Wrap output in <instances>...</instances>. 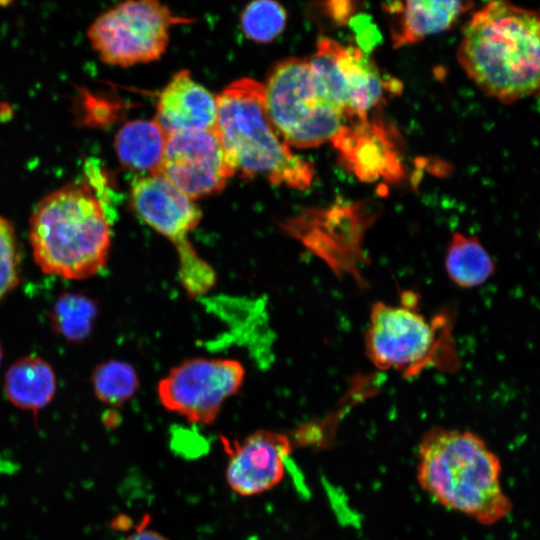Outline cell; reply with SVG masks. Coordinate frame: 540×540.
Masks as SVG:
<instances>
[{
    "instance_id": "5b68a950",
    "label": "cell",
    "mask_w": 540,
    "mask_h": 540,
    "mask_svg": "<svg viewBox=\"0 0 540 540\" xmlns=\"http://www.w3.org/2000/svg\"><path fill=\"white\" fill-rule=\"evenodd\" d=\"M454 319L452 308L427 319L411 291L402 293L399 305L375 302L364 336L366 356L377 369L395 370L406 378L429 368L456 372L460 357L453 337Z\"/></svg>"
},
{
    "instance_id": "ac0fdd59",
    "label": "cell",
    "mask_w": 540,
    "mask_h": 540,
    "mask_svg": "<svg viewBox=\"0 0 540 540\" xmlns=\"http://www.w3.org/2000/svg\"><path fill=\"white\" fill-rule=\"evenodd\" d=\"M444 264L450 280L466 289L484 284L496 269L492 257L479 239L460 232L452 235Z\"/></svg>"
},
{
    "instance_id": "2e32d148",
    "label": "cell",
    "mask_w": 540,
    "mask_h": 540,
    "mask_svg": "<svg viewBox=\"0 0 540 540\" xmlns=\"http://www.w3.org/2000/svg\"><path fill=\"white\" fill-rule=\"evenodd\" d=\"M3 389L11 404L23 410L37 412L47 406L55 396V371L40 356H23L13 362L5 372Z\"/></svg>"
},
{
    "instance_id": "9a60e30c",
    "label": "cell",
    "mask_w": 540,
    "mask_h": 540,
    "mask_svg": "<svg viewBox=\"0 0 540 540\" xmlns=\"http://www.w3.org/2000/svg\"><path fill=\"white\" fill-rule=\"evenodd\" d=\"M469 0H394L384 6L394 48L423 41L452 28Z\"/></svg>"
},
{
    "instance_id": "3957f363",
    "label": "cell",
    "mask_w": 540,
    "mask_h": 540,
    "mask_svg": "<svg viewBox=\"0 0 540 540\" xmlns=\"http://www.w3.org/2000/svg\"><path fill=\"white\" fill-rule=\"evenodd\" d=\"M110 216L86 181L68 183L34 208L29 226L32 254L49 275L71 280L100 272L111 247Z\"/></svg>"
},
{
    "instance_id": "8fae6325",
    "label": "cell",
    "mask_w": 540,
    "mask_h": 540,
    "mask_svg": "<svg viewBox=\"0 0 540 540\" xmlns=\"http://www.w3.org/2000/svg\"><path fill=\"white\" fill-rule=\"evenodd\" d=\"M156 175L195 201L222 191L234 173L215 127L168 135Z\"/></svg>"
},
{
    "instance_id": "ba28073f",
    "label": "cell",
    "mask_w": 540,
    "mask_h": 540,
    "mask_svg": "<svg viewBox=\"0 0 540 540\" xmlns=\"http://www.w3.org/2000/svg\"><path fill=\"white\" fill-rule=\"evenodd\" d=\"M308 59L322 95L352 121L370 118L374 109L400 92V82L381 73L361 47L322 36Z\"/></svg>"
},
{
    "instance_id": "d6986e66",
    "label": "cell",
    "mask_w": 540,
    "mask_h": 540,
    "mask_svg": "<svg viewBox=\"0 0 540 540\" xmlns=\"http://www.w3.org/2000/svg\"><path fill=\"white\" fill-rule=\"evenodd\" d=\"M97 314L96 302L76 292L60 294L49 312L53 330L71 343H79L88 338Z\"/></svg>"
},
{
    "instance_id": "d4e9b609",
    "label": "cell",
    "mask_w": 540,
    "mask_h": 540,
    "mask_svg": "<svg viewBox=\"0 0 540 540\" xmlns=\"http://www.w3.org/2000/svg\"><path fill=\"white\" fill-rule=\"evenodd\" d=\"M9 0H0V5L1 4H6Z\"/></svg>"
},
{
    "instance_id": "30bf717a",
    "label": "cell",
    "mask_w": 540,
    "mask_h": 540,
    "mask_svg": "<svg viewBox=\"0 0 540 540\" xmlns=\"http://www.w3.org/2000/svg\"><path fill=\"white\" fill-rule=\"evenodd\" d=\"M246 370L233 358H193L173 367L157 386L161 405L195 424L209 425L242 387Z\"/></svg>"
},
{
    "instance_id": "7402d4cb",
    "label": "cell",
    "mask_w": 540,
    "mask_h": 540,
    "mask_svg": "<svg viewBox=\"0 0 540 540\" xmlns=\"http://www.w3.org/2000/svg\"><path fill=\"white\" fill-rule=\"evenodd\" d=\"M20 260L14 226L0 215V301L19 284Z\"/></svg>"
},
{
    "instance_id": "52a82bcc",
    "label": "cell",
    "mask_w": 540,
    "mask_h": 540,
    "mask_svg": "<svg viewBox=\"0 0 540 540\" xmlns=\"http://www.w3.org/2000/svg\"><path fill=\"white\" fill-rule=\"evenodd\" d=\"M188 22L160 0H124L96 18L88 38L104 63L130 67L160 59L172 27Z\"/></svg>"
},
{
    "instance_id": "7a4b0ae2",
    "label": "cell",
    "mask_w": 540,
    "mask_h": 540,
    "mask_svg": "<svg viewBox=\"0 0 540 540\" xmlns=\"http://www.w3.org/2000/svg\"><path fill=\"white\" fill-rule=\"evenodd\" d=\"M501 463L486 442L468 430L433 427L417 450L416 480L440 506L492 525L512 510L501 487Z\"/></svg>"
},
{
    "instance_id": "e0dca14e",
    "label": "cell",
    "mask_w": 540,
    "mask_h": 540,
    "mask_svg": "<svg viewBox=\"0 0 540 540\" xmlns=\"http://www.w3.org/2000/svg\"><path fill=\"white\" fill-rule=\"evenodd\" d=\"M168 135L153 119L125 123L115 136L114 146L120 163L145 175L159 171Z\"/></svg>"
},
{
    "instance_id": "9c48e42d",
    "label": "cell",
    "mask_w": 540,
    "mask_h": 540,
    "mask_svg": "<svg viewBox=\"0 0 540 540\" xmlns=\"http://www.w3.org/2000/svg\"><path fill=\"white\" fill-rule=\"evenodd\" d=\"M130 195L138 216L175 246L179 275L186 290L193 295L207 291L214 284V271L188 239L202 216L194 200L161 175L137 178Z\"/></svg>"
},
{
    "instance_id": "603a6c76",
    "label": "cell",
    "mask_w": 540,
    "mask_h": 540,
    "mask_svg": "<svg viewBox=\"0 0 540 540\" xmlns=\"http://www.w3.org/2000/svg\"><path fill=\"white\" fill-rule=\"evenodd\" d=\"M125 540H168L159 532L147 528L146 521L140 524L136 530L131 533Z\"/></svg>"
},
{
    "instance_id": "ffe728a7",
    "label": "cell",
    "mask_w": 540,
    "mask_h": 540,
    "mask_svg": "<svg viewBox=\"0 0 540 540\" xmlns=\"http://www.w3.org/2000/svg\"><path fill=\"white\" fill-rule=\"evenodd\" d=\"M91 382L95 396L110 406L124 404L139 387L135 369L120 360H109L97 365L92 372Z\"/></svg>"
},
{
    "instance_id": "cb8c5ba5",
    "label": "cell",
    "mask_w": 540,
    "mask_h": 540,
    "mask_svg": "<svg viewBox=\"0 0 540 540\" xmlns=\"http://www.w3.org/2000/svg\"><path fill=\"white\" fill-rule=\"evenodd\" d=\"M2 360H3V348H2V345H1V342H0V365L2 363Z\"/></svg>"
},
{
    "instance_id": "44dd1931",
    "label": "cell",
    "mask_w": 540,
    "mask_h": 540,
    "mask_svg": "<svg viewBox=\"0 0 540 540\" xmlns=\"http://www.w3.org/2000/svg\"><path fill=\"white\" fill-rule=\"evenodd\" d=\"M287 10L277 0H252L243 9L240 25L253 42L267 44L278 38L286 28Z\"/></svg>"
},
{
    "instance_id": "4fadbf2b",
    "label": "cell",
    "mask_w": 540,
    "mask_h": 540,
    "mask_svg": "<svg viewBox=\"0 0 540 540\" xmlns=\"http://www.w3.org/2000/svg\"><path fill=\"white\" fill-rule=\"evenodd\" d=\"M333 146L345 166L360 180L394 181L403 175L395 133L380 119L351 122Z\"/></svg>"
},
{
    "instance_id": "5bb4252c",
    "label": "cell",
    "mask_w": 540,
    "mask_h": 540,
    "mask_svg": "<svg viewBox=\"0 0 540 540\" xmlns=\"http://www.w3.org/2000/svg\"><path fill=\"white\" fill-rule=\"evenodd\" d=\"M217 114V95L181 70L161 90L154 119L171 135L215 128Z\"/></svg>"
},
{
    "instance_id": "8992f818",
    "label": "cell",
    "mask_w": 540,
    "mask_h": 540,
    "mask_svg": "<svg viewBox=\"0 0 540 540\" xmlns=\"http://www.w3.org/2000/svg\"><path fill=\"white\" fill-rule=\"evenodd\" d=\"M263 85L269 117L290 147L333 145L352 122L322 95L308 58L277 62Z\"/></svg>"
},
{
    "instance_id": "7c38bea8",
    "label": "cell",
    "mask_w": 540,
    "mask_h": 540,
    "mask_svg": "<svg viewBox=\"0 0 540 540\" xmlns=\"http://www.w3.org/2000/svg\"><path fill=\"white\" fill-rule=\"evenodd\" d=\"M228 454L226 481L241 496H254L275 488L285 477L292 443L285 434L257 430L242 440L222 438Z\"/></svg>"
},
{
    "instance_id": "6da1fadb",
    "label": "cell",
    "mask_w": 540,
    "mask_h": 540,
    "mask_svg": "<svg viewBox=\"0 0 540 540\" xmlns=\"http://www.w3.org/2000/svg\"><path fill=\"white\" fill-rule=\"evenodd\" d=\"M457 59L486 95L513 103L540 92V11L490 0L463 29Z\"/></svg>"
},
{
    "instance_id": "277c9868",
    "label": "cell",
    "mask_w": 540,
    "mask_h": 540,
    "mask_svg": "<svg viewBox=\"0 0 540 540\" xmlns=\"http://www.w3.org/2000/svg\"><path fill=\"white\" fill-rule=\"evenodd\" d=\"M216 130L234 175L263 177L274 185L308 189L314 167L294 154L274 127L263 83L248 77L228 84L219 94Z\"/></svg>"
}]
</instances>
